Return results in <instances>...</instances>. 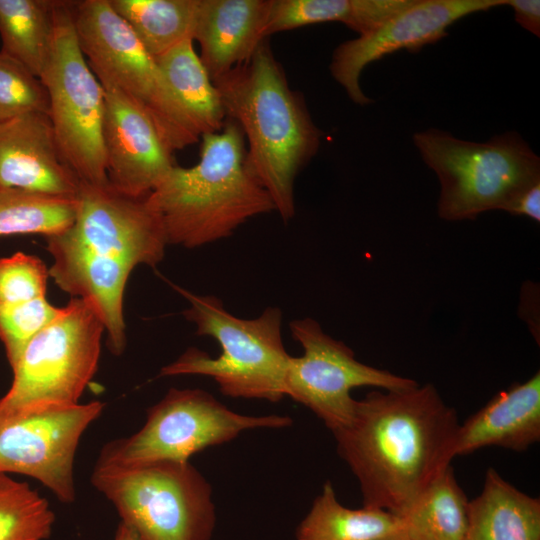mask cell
I'll return each instance as SVG.
<instances>
[{
  "label": "cell",
  "mask_w": 540,
  "mask_h": 540,
  "mask_svg": "<svg viewBox=\"0 0 540 540\" xmlns=\"http://www.w3.org/2000/svg\"><path fill=\"white\" fill-rule=\"evenodd\" d=\"M226 114L247 141L246 165L286 223L296 212L294 185L319 150L322 132L291 89L264 40L253 55L213 81Z\"/></svg>",
  "instance_id": "2"
},
{
  "label": "cell",
  "mask_w": 540,
  "mask_h": 540,
  "mask_svg": "<svg viewBox=\"0 0 540 540\" xmlns=\"http://www.w3.org/2000/svg\"><path fill=\"white\" fill-rule=\"evenodd\" d=\"M91 483L138 540H210L216 512L212 488L190 462L134 466L96 462Z\"/></svg>",
  "instance_id": "6"
},
{
  "label": "cell",
  "mask_w": 540,
  "mask_h": 540,
  "mask_svg": "<svg viewBox=\"0 0 540 540\" xmlns=\"http://www.w3.org/2000/svg\"><path fill=\"white\" fill-rule=\"evenodd\" d=\"M199 161L174 166L147 195L168 245L196 248L231 236L248 219L275 211L268 192L246 165L241 127L226 118L201 136Z\"/></svg>",
  "instance_id": "3"
},
{
  "label": "cell",
  "mask_w": 540,
  "mask_h": 540,
  "mask_svg": "<svg viewBox=\"0 0 540 540\" xmlns=\"http://www.w3.org/2000/svg\"><path fill=\"white\" fill-rule=\"evenodd\" d=\"M505 5L512 7L519 25L535 36H540V1L505 0Z\"/></svg>",
  "instance_id": "32"
},
{
  "label": "cell",
  "mask_w": 540,
  "mask_h": 540,
  "mask_svg": "<svg viewBox=\"0 0 540 540\" xmlns=\"http://www.w3.org/2000/svg\"><path fill=\"white\" fill-rule=\"evenodd\" d=\"M270 0H198L193 40L212 81L246 62L266 40Z\"/></svg>",
  "instance_id": "18"
},
{
  "label": "cell",
  "mask_w": 540,
  "mask_h": 540,
  "mask_svg": "<svg viewBox=\"0 0 540 540\" xmlns=\"http://www.w3.org/2000/svg\"><path fill=\"white\" fill-rule=\"evenodd\" d=\"M57 0H0L1 51L38 78L49 61Z\"/></svg>",
  "instance_id": "23"
},
{
  "label": "cell",
  "mask_w": 540,
  "mask_h": 540,
  "mask_svg": "<svg viewBox=\"0 0 540 540\" xmlns=\"http://www.w3.org/2000/svg\"><path fill=\"white\" fill-rule=\"evenodd\" d=\"M402 532V519L388 511L342 505L327 481L300 522L296 540H389Z\"/></svg>",
  "instance_id": "21"
},
{
  "label": "cell",
  "mask_w": 540,
  "mask_h": 540,
  "mask_svg": "<svg viewBox=\"0 0 540 540\" xmlns=\"http://www.w3.org/2000/svg\"><path fill=\"white\" fill-rule=\"evenodd\" d=\"M146 197L126 196L109 184L80 183L74 221L59 235L93 254L133 268L155 267L163 260L168 242L161 218Z\"/></svg>",
  "instance_id": "13"
},
{
  "label": "cell",
  "mask_w": 540,
  "mask_h": 540,
  "mask_svg": "<svg viewBox=\"0 0 540 540\" xmlns=\"http://www.w3.org/2000/svg\"><path fill=\"white\" fill-rule=\"evenodd\" d=\"M55 514L27 482L0 474V540H47Z\"/></svg>",
  "instance_id": "27"
},
{
  "label": "cell",
  "mask_w": 540,
  "mask_h": 540,
  "mask_svg": "<svg viewBox=\"0 0 540 540\" xmlns=\"http://www.w3.org/2000/svg\"><path fill=\"white\" fill-rule=\"evenodd\" d=\"M540 440V374L514 383L459 424L453 454L485 447L524 451Z\"/></svg>",
  "instance_id": "19"
},
{
  "label": "cell",
  "mask_w": 540,
  "mask_h": 540,
  "mask_svg": "<svg viewBox=\"0 0 540 540\" xmlns=\"http://www.w3.org/2000/svg\"><path fill=\"white\" fill-rule=\"evenodd\" d=\"M49 113L40 78L0 50V122L28 113Z\"/></svg>",
  "instance_id": "28"
},
{
  "label": "cell",
  "mask_w": 540,
  "mask_h": 540,
  "mask_svg": "<svg viewBox=\"0 0 540 540\" xmlns=\"http://www.w3.org/2000/svg\"><path fill=\"white\" fill-rule=\"evenodd\" d=\"M79 185L61 158L47 114L0 122V189L73 198Z\"/></svg>",
  "instance_id": "16"
},
{
  "label": "cell",
  "mask_w": 540,
  "mask_h": 540,
  "mask_svg": "<svg viewBox=\"0 0 540 540\" xmlns=\"http://www.w3.org/2000/svg\"><path fill=\"white\" fill-rule=\"evenodd\" d=\"M114 540H138L135 534L120 522L115 533Z\"/></svg>",
  "instance_id": "34"
},
{
  "label": "cell",
  "mask_w": 540,
  "mask_h": 540,
  "mask_svg": "<svg viewBox=\"0 0 540 540\" xmlns=\"http://www.w3.org/2000/svg\"><path fill=\"white\" fill-rule=\"evenodd\" d=\"M72 9L80 48L100 84L138 106L173 151L196 143L200 137L156 59L144 49L109 0L73 1Z\"/></svg>",
  "instance_id": "7"
},
{
  "label": "cell",
  "mask_w": 540,
  "mask_h": 540,
  "mask_svg": "<svg viewBox=\"0 0 540 540\" xmlns=\"http://www.w3.org/2000/svg\"><path fill=\"white\" fill-rule=\"evenodd\" d=\"M291 424L288 416L234 412L202 389L171 388L148 409L140 430L108 442L96 462L119 466L189 462L194 454L230 442L246 430Z\"/></svg>",
  "instance_id": "9"
},
{
  "label": "cell",
  "mask_w": 540,
  "mask_h": 540,
  "mask_svg": "<svg viewBox=\"0 0 540 540\" xmlns=\"http://www.w3.org/2000/svg\"><path fill=\"white\" fill-rule=\"evenodd\" d=\"M469 500L451 465L444 469L400 517L409 540H463Z\"/></svg>",
  "instance_id": "24"
},
{
  "label": "cell",
  "mask_w": 540,
  "mask_h": 540,
  "mask_svg": "<svg viewBox=\"0 0 540 540\" xmlns=\"http://www.w3.org/2000/svg\"><path fill=\"white\" fill-rule=\"evenodd\" d=\"M109 3L155 59L183 41L193 40L198 0H109Z\"/></svg>",
  "instance_id": "25"
},
{
  "label": "cell",
  "mask_w": 540,
  "mask_h": 540,
  "mask_svg": "<svg viewBox=\"0 0 540 540\" xmlns=\"http://www.w3.org/2000/svg\"><path fill=\"white\" fill-rule=\"evenodd\" d=\"M506 212L512 215L527 216L540 221V182L523 191L508 207Z\"/></svg>",
  "instance_id": "33"
},
{
  "label": "cell",
  "mask_w": 540,
  "mask_h": 540,
  "mask_svg": "<svg viewBox=\"0 0 540 540\" xmlns=\"http://www.w3.org/2000/svg\"><path fill=\"white\" fill-rule=\"evenodd\" d=\"M46 241L53 258L49 275L60 289L93 307L104 325L110 351L121 355L126 347L124 292L134 268L93 254L58 234L46 237Z\"/></svg>",
  "instance_id": "17"
},
{
  "label": "cell",
  "mask_w": 540,
  "mask_h": 540,
  "mask_svg": "<svg viewBox=\"0 0 540 540\" xmlns=\"http://www.w3.org/2000/svg\"><path fill=\"white\" fill-rule=\"evenodd\" d=\"M291 335L303 348L290 356L284 379L285 396L310 409L335 431L346 425L356 400L351 391L370 386L382 390L412 387L415 380L358 361L351 348L326 334L312 318L290 323Z\"/></svg>",
  "instance_id": "11"
},
{
  "label": "cell",
  "mask_w": 540,
  "mask_h": 540,
  "mask_svg": "<svg viewBox=\"0 0 540 540\" xmlns=\"http://www.w3.org/2000/svg\"><path fill=\"white\" fill-rule=\"evenodd\" d=\"M463 540H540L539 498L520 491L489 468L482 491L469 502Z\"/></svg>",
  "instance_id": "20"
},
{
  "label": "cell",
  "mask_w": 540,
  "mask_h": 540,
  "mask_svg": "<svg viewBox=\"0 0 540 540\" xmlns=\"http://www.w3.org/2000/svg\"><path fill=\"white\" fill-rule=\"evenodd\" d=\"M103 88L106 100L103 141L108 184L126 196L145 198L177 165L175 151L138 106L118 91Z\"/></svg>",
  "instance_id": "15"
},
{
  "label": "cell",
  "mask_w": 540,
  "mask_h": 540,
  "mask_svg": "<svg viewBox=\"0 0 540 540\" xmlns=\"http://www.w3.org/2000/svg\"><path fill=\"white\" fill-rule=\"evenodd\" d=\"M75 213L76 197L0 189V236L56 235L71 226Z\"/></svg>",
  "instance_id": "26"
},
{
  "label": "cell",
  "mask_w": 540,
  "mask_h": 540,
  "mask_svg": "<svg viewBox=\"0 0 540 540\" xmlns=\"http://www.w3.org/2000/svg\"><path fill=\"white\" fill-rule=\"evenodd\" d=\"M188 39L156 59L172 93L201 138L226 120L218 90Z\"/></svg>",
  "instance_id": "22"
},
{
  "label": "cell",
  "mask_w": 540,
  "mask_h": 540,
  "mask_svg": "<svg viewBox=\"0 0 540 540\" xmlns=\"http://www.w3.org/2000/svg\"><path fill=\"white\" fill-rule=\"evenodd\" d=\"M413 142L439 179L438 215L447 221L506 211L540 182V158L517 132L478 143L432 128L415 133Z\"/></svg>",
  "instance_id": "5"
},
{
  "label": "cell",
  "mask_w": 540,
  "mask_h": 540,
  "mask_svg": "<svg viewBox=\"0 0 540 540\" xmlns=\"http://www.w3.org/2000/svg\"><path fill=\"white\" fill-rule=\"evenodd\" d=\"M354 0H270L265 37L274 33L324 22L349 25Z\"/></svg>",
  "instance_id": "30"
},
{
  "label": "cell",
  "mask_w": 540,
  "mask_h": 540,
  "mask_svg": "<svg viewBox=\"0 0 540 540\" xmlns=\"http://www.w3.org/2000/svg\"><path fill=\"white\" fill-rule=\"evenodd\" d=\"M49 270L40 258L17 252L0 258V304L46 297Z\"/></svg>",
  "instance_id": "31"
},
{
  "label": "cell",
  "mask_w": 540,
  "mask_h": 540,
  "mask_svg": "<svg viewBox=\"0 0 540 540\" xmlns=\"http://www.w3.org/2000/svg\"><path fill=\"white\" fill-rule=\"evenodd\" d=\"M459 420L434 385L369 392L332 432L363 507L402 517L449 465Z\"/></svg>",
  "instance_id": "1"
},
{
  "label": "cell",
  "mask_w": 540,
  "mask_h": 540,
  "mask_svg": "<svg viewBox=\"0 0 540 540\" xmlns=\"http://www.w3.org/2000/svg\"><path fill=\"white\" fill-rule=\"evenodd\" d=\"M104 325L93 307L72 298L61 314L23 349L0 410L71 406L94 377Z\"/></svg>",
  "instance_id": "10"
},
{
  "label": "cell",
  "mask_w": 540,
  "mask_h": 540,
  "mask_svg": "<svg viewBox=\"0 0 540 540\" xmlns=\"http://www.w3.org/2000/svg\"><path fill=\"white\" fill-rule=\"evenodd\" d=\"M171 285L189 303L183 311L185 319L195 325L197 335L214 338L221 354L212 358L198 348H188L161 368L160 377L208 376L223 395L232 398L278 402L285 397L284 379L291 355L283 345L279 308L268 307L256 318L243 319L228 312L216 296Z\"/></svg>",
  "instance_id": "4"
},
{
  "label": "cell",
  "mask_w": 540,
  "mask_h": 540,
  "mask_svg": "<svg viewBox=\"0 0 540 540\" xmlns=\"http://www.w3.org/2000/svg\"><path fill=\"white\" fill-rule=\"evenodd\" d=\"M72 7L73 1L57 0L51 53L40 79L63 162L80 183L105 186V91L80 48Z\"/></svg>",
  "instance_id": "8"
},
{
  "label": "cell",
  "mask_w": 540,
  "mask_h": 540,
  "mask_svg": "<svg viewBox=\"0 0 540 540\" xmlns=\"http://www.w3.org/2000/svg\"><path fill=\"white\" fill-rule=\"evenodd\" d=\"M505 5V0H412L411 4L373 31L341 43L332 54V77L354 103L369 99L360 76L370 63L400 49L416 53L448 35L447 28L472 13Z\"/></svg>",
  "instance_id": "14"
},
{
  "label": "cell",
  "mask_w": 540,
  "mask_h": 540,
  "mask_svg": "<svg viewBox=\"0 0 540 540\" xmlns=\"http://www.w3.org/2000/svg\"><path fill=\"white\" fill-rule=\"evenodd\" d=\"M389 540H409V539L407 538L405 532H402Z\"/></svg>",
  "instance_id": "35"
},
{
  "label": "cell",
  "mask_w": 540,
  "mask_h": 540,
  "mask_svg": "<svg viewBox=\"0 0 540 540\" xmlns=\"http://www.w3.org/2000/svg\"><path fill=\"white\" fill-rule=\"evenodd\" d=\"M46 297L15 303L0 304V341L12 367L25 346L62 312Z\"/></svg>",
  "instance_id": "29"
},
{
  "label": "cell",
  "mask_w": 540,
  "mask_h": 540,
  "mask_svg": "<svg viewBox=\"0 0 540 540\" xmlns=\"http://www.w3.org/2000/svg\"><path fill=\"white\" fill-rule=\"evenodd\" d=\"M100 401L0 410V474L38 480L59 501L74 502V460L82 435L100 417Z\"/></svg>",
  "instance_id": "12"
}]
</instances>
